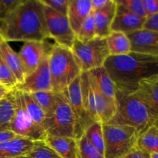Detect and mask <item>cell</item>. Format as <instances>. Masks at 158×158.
<instances>
[{"instance_id": "cell-1", "label": "cell", "mask_w": 158, "mask_h": 158, "mask_svg": "<svg viewBox=\"0 0 158 158\" xmlns=\"http://www.w3.org/2000/svg\"><path fill=\"white\" fill-rule=\"evenodd\" d=\"M0 33L7 42L43 41L49 38L40 0H23L0 22Z\"/></svg>"}, {"instance_id": "cell-2", "label": "cell", "mask_w": 158, "mask_h": 158, "mask_svg": "<svg viewBox=\"0 0 158 158\" xmlns=\"http://www.w3.org/2000/svg\"><path fill=\"white\" fill-rule=\"evenodd\" d=\"M103 66L120 90L134 92L141 80L158 76V56L131 52L110 56Z\"/></svg>"}, {"instance_id": "cell-3", "label": "cell", "mask_w": 158, "mask_h": 158, "mask_svg": "<svg viewBox=\"0 0 158 158\" xmlns=\"http://www.w3.org/2000/svg\"><path fill=\"white\" fill-rule=\"evenodd\" d=\"M154 122L150 110L135 93L117 89L115 111L106 123L132 127L140 135Z\"/></svg>"}, {"instance_id": "cell-4", "label": "cell", "mask_w": 158, "mask_h": 158, "mask_svg": "<svg viewBox=\"0 0 158 158\" xmlns=\"http://www.w3.org/2000/svg\"><path fill=\"white\" fill-rule=\"evenodd\" d=\"M52 91L62 93L82 73L80 63L71 49L54 44L49 56Z\"/></svg>"}, {"instance_id": "cell-5", "label": "cell", "mask_w": 158, "mask_h": 158, "mask_svg": "<svg viewBox=\"0 0 158 158\" xmlns=\"http://www.w3.org/2000/svg\"><path fill=\"white\" fill-rule=\"evenodd\" d=\"M104 157L122 158L137 147L140 134L129 126L103 123Z\"/></svg>"}, {"instance_id": "cell-6", "label": "cell", "mask_w": 158, "mask_h": 158, "mask_svg": "<svg viewBox=\"0 0 158 158\" xmlns=\"http://www.w3.org/2000/svg\"><path fill=\"white\" fill-rule=\"evenodd\" d=\"M14 104V116L10 125V131L18 137L29 139L32 141H44L46 134L44 127L32 120L24 107L21 90H11Z\"/></svg>"}, {"instance_id": "cell-7", "label": "cell", "mask_w": 158, "mask_h": 158, "mask_svg": "<svg viewBox=\"0 0 158 158\" xmlns=\"http://www.w3.org/2000/svg\"><path fill=\"white\" fill-rule=\"evenodd\" d=\"M75 118L69 103L62 93L56 94L53 110L43 123L46 134L75 138Z\"/></svg>"}, {"instance_id": "cell-8", "label": "cell", "mask_w": 158, "mask_h": 158, "mask_svg": "<svg viewBox=\"0 0 158 158\" xmlns=\"http://www.w3.org/2000/svg\"><path fill=\"white\" fill-rule=\"evenodd\" d=\"M71 50L80 63L83 72H89L102 67L110 56L106 39L99 37L86 43L80 42L76 38Z\"/></svg>"}, {"instance_id": "cell-9", "label": "cell", "mask_w": 158, "mask_h": 158, "mask_svg": "<svg viewBox=\"0 0 158 158\" xmlns=\"http://www.w3.org/2000/svg\"><path fill=\"white\" fill-rule=\"evenodd\" d=\"M43 5L49 38L53 40L56 45L71 49L76 39V34L69 25L67 16L60 15L49 6Z\"/></svg>"}, {"instance_id": "cell-10", "label": "cell", "mask_w": 158, "mask_h": 158, "mask_svg": "<svg viewBox=\"0 0 158 158\" xmlns=\"http://www.w3.org/2000/svg\"><path fill=\"white\" fill-rule=\"evenodd\" d=\"M66 99L75 118V138L80 139L94 121L84 107L82 98L80 76L62 92Z\"/></svg>"}, {"instance_id": "cell-11", "label": "cell", "mask_w": 158, "mask_h": 158, "mask_svg": "<svg viewBox=\"0 0 158 158\" xmlns=\"http://www.w3.org/2000/svg\"><path fill=\"white\" fill-rule=\"evenodd\" d=\"M53 45L46 40L25 42L18 52L25 77L32 73L44 59L49 56Z\"/></svg>"}, {"instance_id": "cell-12", "label": "cell", "mask_w": 158, "mask_h": 158, "mask_svg": "<svg viewBox=\"0 0 158 158\" xmlns=\"http://www.w3.org/2000/svg\"><path fill=\"white\" fill-rule=\"evenodd\" d=\"M15 88L27 93L52 91L49 56L45 58L41 64L32 73L25 77L24 81Z\"/></svg>"}, {"instance_id": "cell-13", "label": "cell", "mask_w": 158, "mask_h": 158, "mask_svg": "<svg viewBox=\"0 0 158 158\" xmlns=\"http://www.w3.org/2000/svg\"><path fill=\"white\" fill-rule=\"evenodd\" d=\"M116 2L117 9L111 26V32L115 31L129 34L143 29L146 19L133 13L117 0Z\"/></svg>"}, {"instance_id": "cell-14", "label": "cell", "mask_w": 158, "mask_h": 158, "mask_svg": "<svg viewBox=\"0 0 158 158\" xmlns=\"http://www.w3.org/2000/svg\"><path fill=\"white\" fill-rule=\"evenodd\" d=\"M131 43V52L158 56V32L142 29L127 34Z\"/></svg>"}, {"instance_id": "cell-15", "label": "cell", "mask_w": 158, "mask_h": 158, "mask_svg": "<svg viewBox=\"0 0 158 158\" xmlns=\"http://www.w3.org/2000/svg\"><path fill=\"white\" fill-rule=\"evenodd\" d=\"M134 93L144 102L156 121L158 119V76L139 82Z\"/></svg>"}, {"instance_id": "cell-16", "label": "cell", "mask_w": 158, "mask_h": 158, "mask_svg": "<svg viewBox=\"0 0 158 158\" xmlns=\"http://www.w3.org/2000/svg\"><path fill=\"white\" fill-rule=\"evenodd\" d=\"M116 9V0H109L104 7L99 10L92 12L97 37L106 39L110 35Z\"/></svg>"}, {"instance_id": "cell-17", "label": "cell", "mask_w": 158, "mask_h": 158, "mask_svg": "<svg viewBox=\"0 0 158 158\" xmlns=\"http://www.w3.org/2000/svg\"><path fill=\"white\" fill-rule=\"evenodd\" d=\"M92 12L90 0H69L67 18L76 35L83 22Z\"/></svg>"}, {"instance_id": "cell-18", "label": "cell", "mask_w": 158, "mask_h": 158, "mask_svg": "<svg viewBox=\"0 0 158 158\" xmlns=\"http://www.w3.org/2000/svg\"><path fill=\"white\" fill-rule=\"evenodd\" d=\"M34 147V141L15 137L0 143V158H14L29 155Z\"/></svg>"}, {"instance_id": "cell-19", "label": "cell", "mask_w": 158, "mask_h": 158, "mask_svg": "<svg viewBox=\"0 0 158 158\" xmlns=\"http://www.w3.org/2000/svg\"><path fill=\"white\" fill-rule=\"evenodd\" d=\"M45 143L63 158H79L77 140L73 137L47 135Z\"/></svg>"}, {"instance_id": "cell-20", "label": "cell", "mask_w": 158, "mask_h": 158, "mask_svg": "<svg viewBox=\"0 0 158 158\" xmlns=\"http://www.w3.org/2000/svg\"><path fill=\"white\" fill-rule=\"evenodd\" d=\"M89 73L95 80L97 87L100 89L103 97L112 106L115 107L117 88L104 66L93 69V70L89 71Z\"/></svg>"}, {"instance_id": "cell-21", "label": "cell", "mask_w": 158, "mask_h": 158, "mask_svg": "<svg viewBox=\"0 0 158 158\" xmlns=\"http://www.w3.org/2000/svg\"><path fill=\"white\" fill-rule=\"evenodd\" d=\"M0 56L7 64L11 71L13 73L18 82V84H21L24 81L25 76L22 69L18 52L14 51V49L9 44V42L5 40L1 33H0Z\"/></svg>"}, {"instance_id": "cell-22", "label": "cell", "mask_w": 158, "mask_h": 158, "mask_svg": "<svg viewBox=\"0 0 158 158\" xmlns=\"http://www.w3.org/2000/svg\"><path fill=\"white\" fill-rule=\"evenodd\" d=\"M110 56L127 55L131 52V43L127 34L112 31L106 38Z\"/></svg>"}, {"instance_id": "cell-23", "label": "cell", "mask_w": 158, "mask_h": 158, "mask_svg": "<svg viewBox=\"0 0 158 158\" xmlns=\"http://www.w3.org/2000/svg\"><path fill=\"white\" fill-rule=\"evenodd\" d=\"M140 149L148 154H158V129L152 125L140 135L137 142Z\"/></svg>"}, {"instance_id": "cell-24", "label": "cell", "mask_w": 158, "mask_h": 158, "mask_svg": "<svg viewBox=\"0 0 158 158\" xmlns=\"http://www.w3.org/2000/svg\"><path fill=\"white\" fill-rule=\"evenodd\" d=\"M14 116V104L12 93L0 100V132L10 131V125Z\"/></svg>"}, {"instance_id": "cell-25", "label": "cell", "mask_w": 158, "mask_h": 158, "mask_svg": "<svg viewBox=\"0 0 158 158\" xmlns=\"http://www.w3.org/2000/svg\"><path fill=\"white\" fill-rule=\"evenodd\" d=\"M22 99L26 112L34 122L43 127V123L46 119V115L38 103L35 102L30 93L21 90Z\"/></svg>"}, {"instance_id": "cell-26", "label": "cell", "mask_w": 158, "mask_h": 158, "mask_svg": "<svg viewBox=\"0 0 158 158\" xmlns=\"http://www.w3.org/2000/svg\"><path fill=\"white\" fill-rule=\"evenodd\" d=\"M83 135L94 148L104 155V138L102 122H94L85 131Z\"/></svg>"}, {"instance_id": "cell-27", "label": "cell", "mask_w": 158, "mask_h": 158, "mask_svg": "<svg viewBox=\"0 0 158 158\" xmlns=\"http://www.w3.org/2000/svg\"><path fill=\"white\" fill-rule=\"evenodd\" d=\"M39 106L41 107L46 115V118L50 115L55 106L56 94L52 91H40L30 93Z\"/></svg>"}, {"instance_id": "cell-28", "label": "cell", "mask_w": 158, "mask_h": 158, "mask_svg": "<svg viewBox=\"0 0 158 158\" xmlns=\"http://www.w3.org/2000/svg\"><path fill=\"white\" fill-rule=\"evenodd\" d=\"M77 140L79 158H105L104 155L94 148L85 137L82 136Z\"/></svg>"}, {"instance_id": "cell-29", "label": "cell", "mask_w": 158, "mask_h": 158, "mask_svg": "<svg viewBox=\"0 0 158 158\" xmlns=\"http://www.w3.org/2000/svg\"><path fill=\"white\" fill-rule=\"evenodd\" d=\"M96 37H97V35H96L95 24H94L93 14L91 12L90 15L85 19V21L82 24L80 31L76 35V38L80 42L86 43Z\"/></svg>"}, {"instance_id": "cell-30", "label": "cell", "mask_w": 158, "mask_h": 158, "mask_svg": "<svg viewBox=\"0 0 158 158\" xmlns=\"http://www.w3.org/2000/svg\"><path fill=\"white\" fill-rule=\"evenodd\" d=\"M29 156L31 158H63L44 141L34 142V147Z\"/></svg>"}, {"instance_id": "cell-31", "label": "cell", "mask_w": 158, "mask_h": 158, "mask_svg": "<svg viewBox=\"0 0 158 158\" xmlns=\"http://www.w3.org/2000/svg\"><path fill=\"white\" fill-rule=\"evenodd\" d=\"M0 85L9 89H13L18 85L16 78L4 60L0 56Z\"/></svg>"}, {"instance_id": "cell-32", "label": "cell", "mask_w": 158, "mask_h": 158, "mask_svg": "<svg viewBox=\"0 0 158 158\" xmlns=\"http://www.w3.org/2000/svg\"><path fill=\"white\" fill-rule=\"evenodd\" d=\"M119 3L123 5L127 9L135 15L147 19V14L143 6V0H117Z\"/></svg>"}, {"instance_id": "cell-33", "label": "cell", "mask_w": 158, "mask_h": 158, "mask_svg": "<svg viewBox=\"0 0 158 158\" xmlns=\"http://www.w3.org/2000/svg\"><path fill=\"white\" fill-rule=\"evenodd\" d=\"M41 2L57 13L67 16L69 0H41Z\"/></svg>"}, {"instance_id": "cell-34", "label": "cell", "mask_w": 158, "mask_h": 158, "mask_svg": "<svg viewBox=\"0 0 158 158\" xmlns=\"http://www.w3.org/2000/svg\"><path fill=\"white\" fill-rule=\"evenodd\" d=\"M23 0H0V22L11 13Z\"/></svg>"}, {"instance_id": "cell-35", "label": "cell", "mask_w": 158, "mask_h": 158, "mask_svg": "<svg viewBox=\"0 0 158 158\" xmlns=\"http://www.w3.org/2000/svg\"><path fill=\"white\" fill-rule=\"evenodd\" d=\"M143 3L147 18L158 13V0H143Z\"/></svg>"}, {"instance_id": "cell-36", "label": "cell", "mask_w": 158, "mask_h": 158, "mask_svg": "<svg viewBox=\"0 0 158 158\" xmlns=\"http://www.w3.org/2000/svg\"><path fill=\"white\" fill-rule=\"evenodd\" d=\"M143 29L158 32V13L146 19Z\"/></svg>"}, {"instance_id": "cell-37", "label": "cell", "mask_w": 158, "mask_h": 158, "mask_svg": "<svg viewBox=\"0 0 158 158\" xmlns=\"http://www.w3.org/2000/svg\"><path fill=\"white\" fill-rule=\"evenodd\" d=\"M122 158H151V156L148 153L140 149L137 146V148H134L133 151H131V152L128 153L127 155Z\"/></svg>"}, {"instance_id": "cell-38", "label": "cell", "mask_w": 158, "mask_h": 158, "mask_svg": "<svg viewBox=\"0 0 158 158\" xmlns=\"http://www.w3.org/2000/svg\"><path fill=\"white\" fill-rule=\"evenodd\" d=\"M109 0H91L92 12L99 10L107 4Z\"/></svg>"}, {"instance_id": "cell-39", "label": "cell", "mask_w": 158, "mask_h": 158, "mask_svg": "<svg viewBox=\"0 0 158 158\" xmlns=\"http://www.w3.org/2000/svg\"><path fill=\"white\" fill-rule=\"evenodd\" d=\"M15 137H17V136L14 133H12V131H2V132H0V143L10 140V139L15 138Z\"/></svg>"}, {"instance_id": "cell-40", "label": "cell", "mask_w": 158, "mask_h": 158, "mask_svg": "<svg viewBox=\"0 0 158 158\" xmlns=\"http://www.w3.org/2000/svg\"><path fill=\"white\" fill-rule=\"evenodd\" d=\"M11 91V89H8L6 86H2L0 85V100H2V99H4L8 94H9V92Z\"/></svg>"}, {"instance_id": "cell-41", "label": "cell", "mask_w": 158, "mask_h": 158, "mask_svg": "<svg viewBox=\"0 0 158 158\" xmlns=\"http://www.w3.org/2000/svg\"><path fill=\"white\" fill-rule=\"evenodd\" d=\"M150 156H151V158H158V154H152Z\"/></svg>"}, {"instance_id": "cell-42", "label": "cell", "mask_w": 158, "mask_h": 158, "mask_svg": "<svg viewBox=\"0 0 158 158\" xmlns=\"http://www.w3.org/2000/svg\"><path fill=\"white\" fill-rule=\"evenodd\" d=\"M14 158H31V157H29V155H26V156H20V157H16Z\"/></svg>"}, {"instance_id": "cell-43", "label": "cell", "mask_w": 158, "mask_h": 158, "mask_svg": "<svg viewBox=\"0 0 158 158\" xmlns=\"http://www.w3.org/2000/svg\"><path fill=\"white\" fill-rule=\"evenodd\" d=\"M154 126H155V127H157V129H158V119H157V120H156L155 122H154Z\"/></svg>"}]
</instances>
